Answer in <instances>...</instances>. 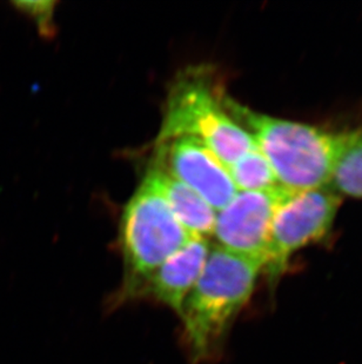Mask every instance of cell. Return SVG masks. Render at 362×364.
I'll return each mask as SVG.
<instances>
[{
	"label": "cell",
	"instance_id": "cell-1",
	"mask_svg": "<svg viewBox=\"0 0 362 364\" xmlns=\"http://www.w3.org/2000/svg\"><path fill=\"white\" fill-rule=\"evenodd\" d=\"M263 270L261 259L211 245L205 267L179 314L192 361L209 360L221 347Z\"/></svg>",
	"mask_w": 362,
	"mask_h": 364
},
{
	"label": "cell",
	"instance_id": "cell-2",
	"mask_svg": "<svg viewBox=\"0 0 362 364\" xmlns=\"http://www.w3.org/2000/svg\"><path fill=\"white\" fill-rule=\"evenodd\" d=\"M232 117L246 124L279 186L290 193L328 188L347 134L258 114L226 97Z\"/></svg>",
	"mask_w": 362,
	"mask_h": 364
},
{
	"label": "cell",
	"instance_id": "cell-3",
	"mask_svg": "<svg viewBox=\"0 0 362 364\" xmlns=\"http://www.w3.org/2000/svg\"><path fill=\"white\" fill-rule=\"evenodd\" d=\"M202 69L188 70L172 84L157 144L193 137L206 145L226 168L256 148L250 132L226 109L219 92Z\"/></svg>",
	"mask_w": 362,
	"mask_h": 364
},
{
	"label": "cell",
	"instance_id": "cell-4",
	"mask_svg": "<svg viewBox=\"0 0 362 364\" xmlns=\"http://www.w3.org/2000/svg\"><path fill=\"white\" fill-rule=\"evenodd\" d=\"M192 236L152 183L144 178L124 210L121 247L125 259L123 299L141 296L150 275Z\"/></svg>",
	"mask_w": 362,
	"mask_h": 364
},
{
	"label": "cell",
	"instance_id": "cell-5",
	"mask_svg": "<svg viewBox=\"0 0 362 364\" xmlns=\"http://www.w3.org/2000/svg\"><path fill=\"white\" fill-rule=\"evenodd\" d=\"M340 204L341 197L329 188L300 193L285 190L272 220L265 267L272 288L297 251L327 236Z\"/></svg>",
	"mask_w": 362,
	"mask_h": 364
},
{
	"label": "cell",
	"instance_id": "cell-6",
	"mask_svg": "<svg viewBox=\"0 0 362 364\" xmlns=\"http://www.w3.org/2000/svg\"><path fill=\"white\" fill-rule=\"evenodd\" d=\"M284 191L236 193L216 215L213 234L219 247L261 259L266 267L272 220Z\"/></svg>",
	"mask_w": 362,
	"mask_h": 364
},
{
	"label": "cell",
	"instance_id": "cell-7",
	"mask_svg": "<svg viewBox=\"0 0 362 364\" xmlns=\"http://www.w3.org/2000/svg\"><path fill=\"white\" fill-rule=\"evenodd\" d=\"M157 145L154 164L198 193L213 209H224L239 193L227 168L197 138L185 136Z\"/></svg>",
	"mask_w": 362,
	"mask_h": 364
},
{
	"label": "cell",
	"instance_id": "cell-8",
	"mask_svg": "<svg viewBox=\"0 0 362 364\" xmlns=\"http://www.w3.org/2000/svg\"><path fill=\"white\" fill-rule=\"evenodd\" d=\"M209 250L211 245L206 238H192L150 275L141 296L150 295L180 314L188 292L205 267Z\"/></svg>",
	"mask_w": 362,
	"mask_h": 364
},
{
	"label": "cell",
	"instance_id": "cell-9",
	"mask_svg": "<svg viewBox=\"0 0 362 364\" xmlns=\"http://www.w3.org/2000/svg\"><path fill=\"white\" fill-rule=\"evenodd\" d=\"M145 178L163 195L175 218L192 236L206 238L213 234L216 210L198 193L157 164L148 170Z\"/></svg>",
	"mask_w": 362,
	"mask_h": 364
},
{
	"label": "cell",
	"instance_id": "cell-10",
	"mask_svg": "<svg viewBox=\"0 0 362 364\" xmlns=\"http://www.w3.org/2000/svg\"><path fill=\"white\" fill-rule=\"evenodd\" d=\"M328 188L338 195L362 198V132H349Z\"/></svg>",
	"mask_w": 362,
	"mask_h": 364
},
{
	"label": "cell",
	"instance_id": "cell-11",
	"mask_svg": "<svg viewBox=\"0 0 362 364\" xmlns=\"http://www.w3.org/2000/svg\"><path fill=\"white\" fill-rule=\"evenodd\" d=\"M238 191H273L280 189L273 170L256 146L227 168Z\"/></svg>",
	"mask_w": 362,
	"mask_h": 364
},
{
	"label": "cell",
	"instance_id": "cell-12",
	"mask_svg": "<svg viewBox=\"0 0 362 364\" xmlns=\"http://www.w3.org/2000/svg\"><path fill=\"white\" fill-rule=\"evenodd\" d=\"M14 9L35 21L40 35L50 36L53 31L55 1H13Z\"/></svg>",
	"mask_w": 362,
	"mask_h": 364
}]
</instances>
